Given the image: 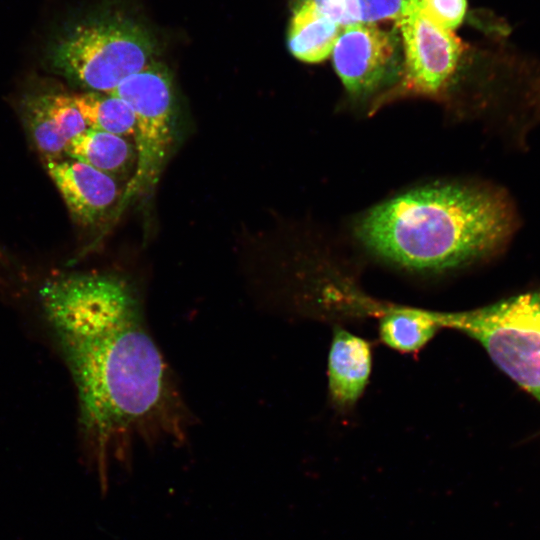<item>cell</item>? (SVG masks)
<instances>
[{
	"label": "cell",
	"instance_id": "obj_1",
	"mask_svg": "<svg viewBox=\"0 0 540 540\" xmlns=\"http://www.w3.org/2000/svg\"><path fill=\"white\" fill-rule=\"evenodd\" d=\"M72 375L88 466L104 492L137 446L186 444L194 416L151 335L142 285L98 271L71 298L54 337Z\"/></svg>",
	"mask_w": 540,
	"mask_h": 540
},
{
	"label": "cell",
	"instance_id": "obj_2",
	"mask_svg": "<svg viewBox=\"0 0 540 540\" xmlns=\"http://www.w3.org/2000/svg\"><path fill=\"white\" fill-rule=\"evenodd\" d=\"M516 228L508 197L460 183L408 190L374 206L355 226L375 255L418 271H442L489 256Z\"/></svg>",
	"mask_w": 540,
	"mask_h": 540
},
{
	"label": "cell",
	"instance_id": "obj_3",
	"mask_svg": "<svg viewBox=\"0 0 540 540\" xmlns=\"http://www.w3.org/2000/svg\"><path fill=\"white\" fill-rule=\"evenodd\" d=\"M157 44L138 22L112 10L71 15L50 36V68L89 92H112L155 60Z\"/></svg>",
	"mask_w": 540,
	"mask_h": 540
},
{
	"label": "cell",
	"instance_id": "obj_4",
	"mask_svg": "<svg viewBox=\"0 0 540 540\" xmlns=\"http://www.w3.org/2000/svg\"><path fill=\"white\" fill-rule=\"evenodd\" d=\"M432 314L440 328L479 342L495 365L540 402V290L472 310Z\"/></svg>",
	"mask_w": 540,
	"mask_h": 540
},
{
	"label": "cell",
	"instance_id": "obj_5",
	"mask_svg": "<svg viewBox=\"0 0 540 540\" xmlns=\"http://www.w3.org/2000/svg\"><path fill=\"white\" fill-rule=\"evenodd\" d=\"M110 93L123 99L135 118L137 161L124 187L120 213L131 200L151 192L159 181L175 143L176 99L172 74L156 59Z\"/></svg>",
	"mask_w": 540,
	"mask_h": 540
},
{
	"label": "cell",
	"instance_id": "obj_6",
	"mask_svg": "<svg viewBox=\"0 0 540 540\" xmlns=\"http://www.w3.org/2000/svg\"><path fill=\"white\" fill-rule=\"evenodd\" d=\"M400 32L402 70L399 83L379 102L406 96H437L454 76L463 46L452 30L432 22L419 3L396 23Z\"/></svg>",
	"mask_w": 540,
	"mask_h": 540
},
{
	"label": "cell",
	"instance_id": "obj_7",
	"mask_svg": "<svg viewBox=\"0 0 540 540\" xmlns=\"http://www.w3.org/2000/svg\"><path fill=\"white\" fill-rule=\"evenodd\" d=\"M401 52L395 29L358 22L342 28L331 57L345 89L353 96H363L401 74Z\"/></svg>",
	"mask_w": 540,
	"mask_h": 540
},
{
	"label": "cell",
	"instance_id": "obj_8",
	"mask_svg": "<svg viewBox=\"0 0 540 540\" xmlns=\"http://www.w3.org/2000/svg\"><path fill=\"white\" fill-rule=\"evenodd\" d=\"M42 163L79 226L97 228L119 214L124 187L113 177L68 156Z\"/></svg>",
	"mask_w": 540,
	"mask_h": 540
},
{
	"label": "cell",
	"instance_id": "obj_9",
	"mask_svg": "<svg viewBox=\"0 0 540 540\" xmlns=\"http://www.w3.org/2000/svg\"><path fill=\"white\" fill-rule=\"evenodd\" d=\"M371 366L369 343L335 328L328 356V390L338 408H349L357 402L367 386Z\"/></svg>",
	"mask_w": 540,
	"mask_h": 540
},
{
	"label": "cell",
	"instance_id": "obj_10",
	"mask_svg": "<svg viewBox=\"0 0 540 540\" xmlns=\"http://www.w3.org/2000/svg\"><path fill=\"white\" fill-rule=\"evenodd\" d=\"M65 155L113 177L132 178L137 161L134 141L109 132L88 128L67 144Z\"/></svg>",
	"mask_w": 540,
	"mask_h": 540
},
{
	"label": "cell",
	"instance_id": "obj_11",
	"mask_svg": "<svg viewBox=\"0 0 540 540\" xmlns=\"http://www.w3.org/2000/svg\"><path fill=\"white\" fill-rule=\"evenodd\" d=\"M342 27L321 14L307 0H298L289 23L287 44L291 54L306 63L331 56Z\"/></svg>",
	"mask_w": 540,
	"mask_h": 540
},
{
	"label": "cell",
	"instance_id": "obj_12",
	"mask_svg": "<svg viewBox=\"0 0 540 540\" xmlns=\"http://www.w3.org/2000/svg\"><path fill=\"white\" fill-rule=\"evenodd\" d=\"M380 316L381 340L402 353L420 350L440 328L428 310L391 306L380 310Z\"/></svg>",
	"mask_w": 540,
	"mask_h": 540
},
{
	"label": "cell",
	"instance_id": "obj_13",
	"mask_svg": "<svg viewBox=\"0 0 540 540\" xmlns=\"http://www.w3.org/2000/svg\"><path fill=\"white\" fill-rule=\"evenodd\" d=\"M72 98L89 128L134 141V113L123 99L111 93L89 91L74 94Z\"/></svg>",
	"mask_w": 540,
	"mask_h": 540
},
{
	"label": "cell",
	"instance_id": "obj_14",
	"mask_svg": "<svg viewBox=\"0 0 540 540\" xmlns=\"http://www.w3.org/2000/svg\"><path fill=\"white\" fill-rule=\"evenodd\" d=\"M21 111L26 130L42 160L66 156L67 142L49 114L45 94L26 97Z\"/></svg>",
	"mask_w": 540,
	"mask_h": 540
},
{
	"label": "cell",
	"instance_id": "obj_15",
	"mask_svg": "<svg viewBox=\"0 0 540 540\" xmlns=\"http://www.w3.org/2000/svg\"><path fill=\"white\" fill-rule=\"evenodd\" d=\"M47 109L67 144L89 127L72 95L45 94Z\"/></svg>",
	"mask_w": 540,
	"mask_h": 540
},
{
	"label": "cell",
	"instance_id": "obj_16",
	"mask_svg": "<svg viewBox=\"0 0 540 540\" xmlns=\"http://www.w3.org/2000/svg\"><path fill=\"white\" fill-rule=\"evenodd\" d=\"M359 3L361 22L393 20L397 23L419 3V0H359Z\"/></svg>",
	"mask_w": 540,
	"mask_h": 540
},
{
	"label": "cell",
	"instance_id": "obj_17",
	"mask_svg": "<svg viewBox=\"0 0 540 540\" xmlns=\"http://www.w3.org/2000/svg\"><path fill=\"white\" fill-rule=\"evenodd\" d=\"M422 12L438 26L453 30L466 13V0H419Z\"/></svg>",
	"mask_w": 540,
	"mask_h": 540
},
{
	"label": "cell",
	"instance_id": "obj_18",
	"mask_svg": "<svg viewBox=\"0 0 540 540\" xmlns=\"http://www.w3.org/2000/svg\"><path fill=\"white\" fill-rule=\"evenodd\" d=\"M328 19L346 27L361 22L359 0H307Z\"/></svg>",
	"mask_w": 540,
	"mask_h": 540
}]
</instances>
